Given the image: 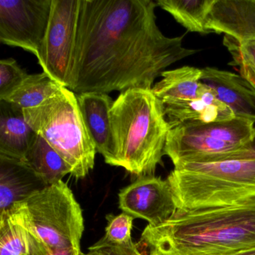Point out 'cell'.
I'll list each match as a JSON object with an SVG mask.
<instances>
[{
  "label": "cell",
  "mask_w": 255,
  "mask_h": 255,
  "mask_svg": "<svg viewBox=\"0 0 255 255\" xmlns=\"http://www.w3.org/2000/svg\"><path fill=\"white\" fill-rule=\"evenodd\" d=\"M153 0H80L68 89L75 94L152 89L173 64L199 50L168 38L156 24Z\"/></svg>",
  "instance_id": "obj_1"
},
{
  "label": "cell",
  "mask_w": 255,
  "mask_h": 255,
  "mask_svg": "<svg viewBox=\"0 0 255 255\" xmlns=\"http://www.w3.org/2000/svg\"><path fill=\"white\" fill-rule=\"evenodd\" d=\"M138 246L146 255H228L255 247V197L230 205L177 210L147 225Z\"/></svg>",
  "instance_id": "obj_2"
},
{
  "label": "cell",
  "mask_w": 255,
  "mask_h": 255,
  "mask_svg": "<svg viewBox=\"0 0 255 255\" xmlns=\"http://www.w3.org/2000/svg\"><path fill=\"white\" fill-rule=\"evenodd\" d=\"M113 158L110 165L122 167L137 177L154 176L162 164L170 127L162 103L152 89L122 92L110 111Z\"/></svg>",
  "instance_id": "obj_3"
},
{
  "label": "cell",
  "mask_w": 255,
  "mask_h": 255,
  "mask_svg": "<svg viewBox=\"0 0 255 255\" xmlns=\"http://www.w3.org/2000/svg\"><path fill=\"white\" fill-rule=\"evenodd\" d=\"M177 210L230 205L255 197V158L185 162L167 178Z\"/></svg>",
  "instance_id": "obj_4"
},
{
  "label": "cell",
  "mask_w": 255,
  "mask_h": 255,
  "mask_svg": "<svg viewBox=\"0 0 255 255\" xmlns=\"http://www.w3.org/2000/svg\"><path fill=\"white\" fill-rule=\"evenodd\" d=\"M28 125L44 138L72 169L74 178L93 170L97 150L85 125L77 95L62 87L41 105L23 110Z\"/></svg>",
  "instance_id": "obj_5"
},
{
  "label": "cell",
  "mask_w": 255,
  "mask_h": 255,
  "mask_svg": "<svg viewBox=\"0 0 255 255\" xmlns=\"http://www.w3.org/2000/svg\"><path fill=\"white\" fill-rule=\"evenodd\" d=\"M255 128V122L240 118L176 127L168 132L164 155L174 167L185 162L251 159Z\"/></svg>",
  "instance_id": "obj_6"
},
{
  "label": "cell",
  "mask_w": 255,
  "mask_h": 255,
  "mask_svg": "<svg viewBox=\"0 0 255 255\" xmlns=\"http://www.w3.org/2000/svg\"><path fill=\"white\" fill-rule=\"evenodd\" d=\"M21 203L35 233L52 253L81 250L85 230L83 210L63 180L34 192Z\"/></svg>",
  "instance_id": "obj_7"
},
{
  "label": "cell",
  "mask_w": 255,
  "mask_h": 255,
  "mask_svg": "<svg viewBox=\"0 0 255 255\" xmlns=\"http://www.w3.org/2000/svg\"><path fill=\"white\" fill-rule=\"evenodd\" d=\"M80 7V0H52L48 27L38 58L43 72L63 87L69 86Z\"/></svg>",
  "instance_id": "obj_8"
},
{
  "label": "cell",
  "mask_w": 255,
  "mask_h": 255,
  "mask_svg": "<svg viewBox=\"0 0 255 255\" xmlns=\"http://www.w3.org/2000/svg\"><path fill=\"white\" fill-rule=\"evenodd\" d=\"M52 0H0V41L38 59L51 12Z\"/></svg>",
  "instance_id": "obj_9"
},
{
  "label": "cell",
  "mask_w": 255,
  "mask_h": 255,
  "mask_svg": "<svg viewBox=\"0 0 255 255\" xmlns=\"http://www.w3.org/2000/svg\"><path fill=\"white\" fill-rule=\"evenodd\" d=\"M119 201L123 213L150 226L161 225L177 211L169 182L155 175L138 177L121 189Z\"/></svg>",
  "instance_id": "obj_10"
},
{
  "label": "cell",
  "mask_w": 255,
  "mask_h": 255,
  "mask_svg": "<svg viewBox=\"0 0 255 255\" xmlns=\"http://www.w3.org/2000/svg\"><path fill=\"white\" fill-rule=\"evenodd\" d=\"M50 254L31 225L21 202L0 213V255Z\"/></svg>",
  "instance_id": "obj_11"
},
{
  "label": "cell",
  "mask_w": 255,
  "mask_h": 255,
  "mask_svg": "<svg viewBox=\"0 0 255 255\" xmlns=\"http://www.w3.org/2000/svg\"><path fill=\"white\" fill-rule=\"evenodd\" d=\"M206 28L240 44L255 41V0H214Z\"/></svg>",
  "instance_id": "obj_12"
},
{
  "label": "cell",
  "mask_w": 255,
  "mask_h": 255,
  "mask_svg": "<svg viewBox=\"0 0 255 255\" xmlns=\"http://www.w3.org/2000/svg\"><path fill=\"white\" fill-rule=\"evenodd\" d=\"M201 81L211 88L218 99L229 107L236 118L255 123V89L241 75L217 68H203Z\"/></svg>",
  "instance_id": "obj_13"
},
{
  "label": "cell",
  "mask_w": 255,
  "mask_h": 255,
  "mask_svg": "<svg viewBox=\"0 0 255 255\" xmlns=\"http://www.w3.org/2000/svg\"><path fill=\"white\" fill-rule=\"evenodd\" d=\"M170 129L179 126L203 125L235 119L232 110L221 102L214 91L206 85L201 98L163 104Z\"/></svg>",
  "instance_id": "obj_14"
},
{
  "label": "cell",
  "mask_w": 255,
  "mask_h": 255,
  "mask_svg": "<svg viewBox=\"0 0 255 255\" xmlns=\"http://www.w3.org/2000/svg\"><path fill=\"white\" fill-rule=\"evenodd\" d=\"M79 107L97 153L104 156L110 165L113 158L110 111L114 101L108 94H76Z\"/></svg>",
  "instance_id": "obj_15"
},
{
  "label": "cell",
  "mask_w": 255,
  "mask_h": 255,
  "mask_svg": "<svg viewBox=\"0 0 255 255\" xmlns=\"http://www.w3.org/2000/svg\"><path fill=\"white\" fill-rule=\"evenodd\" d=\"M44 187L22 161L0 156V213Z\"/></svg>",
  "instance_id": "obj_16"
},
{
  "label": "cell",
  "mask_w": 255,
  "mask_h": 255,
  "mask_svg": "<svg viewBox=\"0 0 255 255\" xmlns=\"http://www.w3.org/2000/svg\"><path fill=\"white\" fill-rule=\"evenodd\" d=\"M35 135L21 108L0 101V156L23 162Z\"/></svg>",
  "instance_id": "obj_17"
},
{
  "label": "cell",
  "mask_w": 255,
  "mask_h": 255,
  "mask_svg": "<svg viewBox=\"0 0 255 255\" xmlns=\"http://www.w3.org/2000/svg\"><path fill=\"white\" fill-rule=\"evenodd\" d=\"M160 81L154 84L152 92L162 104L201 98L206 85L201 81L202 70L184 66L162 73Z\"/></svg>",
  "instance_id": "obj_18"
},
{
  "label": "cell",
  "mask_w": 255,
  "mask_h": 255,
  "mask_svg": "<svg viewBox=\"0 0 255 255\" xmlns=\"http://www.w3.org/2000/svg\"><path fill=\"white\" fill-rule=\"evenodd\" d=\"M23 163L46 186L61 181L72 169L61 155L41 135L35 133L28 148Z\"/></svg>",
  "instance_id": "obj_19"
},
{
  "label": "cell",
  "mask_w": 255,
  "mask_h": 255,
  "mask_svg": "<svg viewBox=\"0 0 255 255\" xmlns=\"http://www.w3.org/2000/svg\"><path fill=\"white\" fill-rule=\"evenodd\" d=\"M214 0H158L157 6L169 13L189 32L212 33L206 28L207 17Z\"/></svg>",
  "instance_id": "obj_20"
},
{
  "label": "cell",
  "mask_w": 255,
  "mask_h": 255,
  "mask_svg": "<svg viewBox=\"0 0 255 255\" xmlns=\"http://www.w3.org/2000/svg\"><path fill=\"white\" fill-rule=\"evenodd\" d=\"M62 86L44 72L29 74L23 83L4 100L22 110L38 107L53 96Z\"/></svg>",
  "instance_id": "obj_21"
},
{
  "label": "cell",
  "mask_w": 255,
  "mask_h": 255,
  "mask_svg": "<svg viewBox=\"0 0 255 255\" xmlns=\"http://www.w3.org/2000/svg\"><path fill=\"white\" fill-rule=\"evenodd\" d=\"M105 234L99 241L89 247V252L104 248L132 249L135 244L132 240V230L134 218L125 213L107 215Z\"/></svg>",
  "instance_id": "obj_22"
},
{
  "label": "cell",
  "mask_w": 255,
  "mask_h": 255,
  "mask_svg": "<svg viewBox=\"0 0 255 255\" xmlns=\"http://www.w3.org/2000/svg\"><path fill=\"white\" fill-rule=\"evenodd\" d=\"M224 45L232 57L231 65L237 66L240 75L255 89V41L240 44L234 38L225 35Z\"/></svg>",
  "instance_id": "obj_23"
},
{
  "label": "cell",
  "mask_w": 255,
  "mask_h": 255,
  "mask_svg": "<svg viewBox=\"0 0 255 255\" xmlns=\"http://www.w3.org/2000/svg\"><path fill=\"white\" fill-rule=\"evenodd\" d=\"M29 74L12 58L0 61V101L6 99Z\"/></svg>",
  "instance_id": "obj_24"
},
{
  "label": "cell",
  "mask_w": 255,
  "mask_h": 255,
  "mask_svg": "<svg viewBox=\"0 0 255 255\" xmlns=\"http://www.w3.org/2000/svg\"><path fill=\"white\" fill-rule=\"evenodd\" d=\"M117 249L122 255H145L138 249L136 244L135 247L132 249H122V248H117Z\"/></svg>",
  "instance_id": "obj_25"
},
{
  "label": "cell",
  "mask_w": 255,
  "mask_h": 255,
  "mask_svg": "<svg viewBox=\"0 0 255 255\" xmlns=\"http://www.w3.org/2000/svg\"><path fill=\"white\" fill-rule=\"evenodd\" d=\"M81 250L79 249H65V250H56L49 255H83Z\"/></svg>",
  "instance_id": "obj_26"
},
{
  "label": "cell",
  "mask_w": 255,
  "mask_h": 255,
  "mask_svg": "<svg viewBox=\"0 0 255 255\" xmlns=\"http://www.w3.org/2000/svg\"><path fill=\"white\" fill-rule=\"evenodd\" d=\"M228 255H255V247L240 251V252H236V253L230 254Z\"/></svg>",
  "instance_id": "obj_27"
},
{
  "label": "cell",
  "mask_w": 255,
  "mask_h": 255,
  "mask_svg": "<svg viewBox=\"0 0 255 255\" xmlns=\"http://www.w3.org/2000/svg\"><path fill=\"white\" fill-rule=\"evenodd\" d=\"M251 154L253 158H255V136H254L253 141L250 146Z\"/></svg>",
  "instance_id": "obj_28"
},
{
  "label": "cell",
  "mask_w": 255,
  "mask_h": 255,
  "mask_svg": "<svg viewBox=\"0 0 255 255\" xmlns=\"http://www.w3.org/2000/svg\"><path fill=\"white\" fill-rule=\"evenodd\" d=\"M104 255H122L118 249H112V250L107 251Z\"/></svg>",
  "instance_id": "obj_29"
},
{
  "label": "cell",
  "mask_w": 255,
  "mask_h": 255,
  "mask_svg": "<svg viewBox=\"0 0 255 255\" xmlns=\"http://www.w3.org/2000/svg\"><path fill=\"white\" fill-rule=\"evenodd\" d=\"M83 255H101L98 252H89V253L84 254Z\"/></svg>",
  "instance_id": "obj_30"
},
{
  "label": "cell",
  "mask_w": 255,
  "mask_h": 255,
  "mask_svg": "<svg viewBox=\"0 0 255 255\" xmlns=\"http://www.w3.org/2000/svg\"></svg>",
  "instance_id": "obj_31"
}]
</instances>
